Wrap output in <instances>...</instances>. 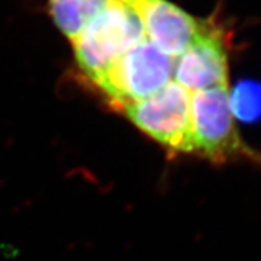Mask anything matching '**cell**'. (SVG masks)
<instances>
[{"instance_id":"7","label":"cell","mask_w":261,"mask_h":261,"mask_svg":"<svg viewBox=\"0 0 261 261\" xmlns=\"http://www.w3.org/2000/svg\"><path fill=\"white\" fill-rule=\"evenodd\" d=\"M108 3L110 0H48L52 19L71 43Z\"/></svg>"},{"instance_id":"5","label":"cell","mask_w":261,"mask_h":261,"mask_svg":"<svg viewBox=\"0 0 261 261\" xmlns=\"http://www.w3.org/2000/svg\"><path fill=\"white\" fill-rule=\"evenodd\" d=\"M228 44L223 30L205 21L199 36L175 59V82L191 93L228 87Z\"/></svg>"},{"instance_id":"4","label":"cell","mask_w":261,"mask_h":261,"mask_svg":"<svg viewBox=\"0 0 261 261\" xmlns=\"http://www.w3.org/2000/svg\"><path fill=\"white\" fill-rule=\"evenodd\" d=\"M192 93L169 82L152 96L124 107L125 116L169 152L192 153Z\"/></svg>"},{"instance_id":"1","label":"cell","mask_w":261,"mask_h":261,"mask_svg":"<svg viewBox=\"0 0 261 261\" xmlns=\"http://www.w3.org/2000/svg\"><path fill=\"white\" fill-rule=\"evenodd\" d=\"M144 39L136 12L121 0H110L72 45L80 69L93 82Z\"/></svg>"},{"instance_id":"2","label":"cell","mask_w":261,"mask_h":261,"mask_svg":"<svg viewBox=\"0 0 261 261\" xmlns=\"http://www.w3.org/2000/svg\"><path fill=\"white\" fill-rule=\"evenodd\" d=\"M191 101L193 152L217 164L234 160L261 164L260 152L245 144L237 132L228 87L193 92Z\"/></svg>"},{"instance_id":"8","label":"cell","mask_w":261,"mask_h":261,"mask_svg":"<svg viewBox=\"0 0 261 261\" xmlns=\"http://www.w3.org/2000/svg\"><path fill=\"white\" fill-rule=\"evenodd\" d=\"M229 106L233 117L251 123L261 117V83L240 82L229 93Z\"/></svg>"},{"instance_id":"6","label":"cell","mask_w":261,"mask_h":261,"mask_svg":"<svg viewBox=\"0 0 261 261\" xmlns=\"http://www.w3.org/2000/svg\"><path fill=\"white\" fill-rule=\"evenodd\" d=\"M136 12L145 38L165 55L176 59L188 48L201 32L205 21L168 0H121Z\"/></svg>"},{"instance_id":"3","label":"cell","mask_w":261,"mask_h":261,"mask_svg":"<svg viewBox=\"0 0 261 261\" xmlns=\"http://www.w3.org/2000/svg\"><path fill=\"white\" fill-rule=\"evenodd\" d=\"M173 63L175 59L145 38L92 83L116 110H123L167 86L173 77Z\"/></svg>"}]
</instances>
